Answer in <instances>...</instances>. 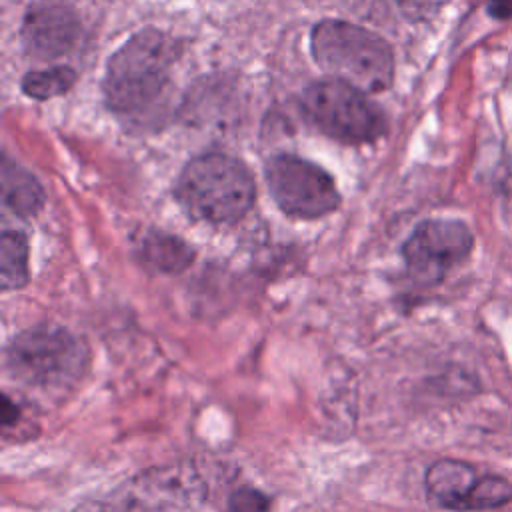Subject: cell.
Listing matches in <instances>:
<instances>
[{
	"mask_svg": "<svg viewBox=\"0 0 512 512\" xmlns=\"http://www.w3.org/2000/svg\"><path fill=\"white\" fill-rule=\"evenodd\" d=\"M388 2L400 12L402 18L410 22H420L434 16L444 4V0H388Z\"/></svg>",
	"mask_w": 512,
	"mask_h": 512,
	"instance_id": "15",
	"label": "cell"
},
{
	"mask_svg": "<svg viewBox=\"0 0 512 512\" xmlns=\"http://www.w3.org/2000/svg\"><path fill=\"white\" fill-rule=\"evenodd\" d=\"M78 32V18L60 0H40L32 4L22 24L24 46L38 58L62 56L74 46Z\"/></svg>",
	"mask_w": 512,
	"mask_h": 512,
	"instance_id": "8",
	"label": "cell"
},
{
	"mask_svg": "<svg viewBox=\"0 0 512 512\" xmlns=\"http://www.w3.org/2000/svg\"><path fill=\"white\" fill-rule=\"evenodd\" d=\"M20 416V410L18 406L10 400V396H2V410H0V420L4 426H12Z\"/></svg>",
	"mask_w": 512,
	"mask_h": 512,
	"instance_id": "17",
	"label": "cell"
},
{
	"mask_svg": "<svg viewBox=\"0 0 512 512\" xmlns=\"http://www.w3.org/2000/svg\"><path fill=\"white\" fill-rule=\"evenodd\" d=\"M2 204L20 218L34 216L44 204L40 182L10 158L2 162Z\"/></svg>",
	"mask_w": 512,
	"mask_h": 512,
	"instance_id": "11",
	"label": "cell"
},
{
	"mask_svg": "<svg viewBox=\"0 0 512 512\" xmlns=\"http://www.w3.org/2000/svg\"><path fill=\"white\" fill-rule=\"evenodd\" d=\"M302 108L320 132L344 144L374 142L386 130L382 110L366 92L338 78L312 82L304 90Z\"/></svg>",
	"mask_w": 512,
	"mask_h": 512,
	"instance_id": "5",
	"label": "cell"
},
{
	"mask_svg": "<svg viewBox=\"0 0 512 512\" xmlns=\"http://www.w3.org/2000/svg\"><path fill=\"white\" fill-rule=\"evenodd\" d=\"M310 52L332 78L364 92H382L394 78V54L378 34L342 20H322L312 28Z\"/></svg>",
	"mask_w": 512,
	"mask_h": 512,
	"instance_id": "3",
	"label": "cell"
},
{
	"mask_svg": "<svg viewBox=\"0 0 512 512\" xmlns=\"http://www.w3.org/2000/svg\"><path fill=\"white\" fill-rule=\"evenodd\" d=\"M488 12L494 18H512V0H490Z\"/></svg>",
	"mask_w": 512,
	"mask_h": 512,
	"instance_id": "18",
	"label": "cell"
},
{
	"mask_svg": "<svg viewBox=\"0 0 512 512\" xmlns=\"http://www.w3.org/2000/svg\"><path fill=\"white\" fill-rule=\"evenodd\" d=\"M474 248V234L454 218L420 222L402 246L410 276L422 284L440 282L450 268L464 262Z\"/></svg>",
	"mask_w": 512,
	"mask_h": 512,
	"instance_id": "7",
	"label": "cell"
},
{
	"mask_svg": "<svg viewBox=\"0 0 512 512\" xmlns=\"http://www.w3.org/2000/svg\"><path fill=\"white\" fill-rule=\"evenodd\" d=\"M478 478L480 476L472 464L454 458H442L426 470L424 486L428 498L434 504L448 510L466 512Z\"/></svg>",
	"mask_w": 512,
	"mask_h": 512,
	"instance_id": "9",
	"label": "cell"
},
{
	"mask_svg": "<svg viewBox=\"0 0 512 512\" xmlns=\"http://www.w3.org/2000/svg\"><path fill=\"white\" fill-rule=\"evenodd\" d=\"M86 362L84 344L60 326L22 330L6 348V368L12 378L36 388L70 386L82 376Z\"/></svg>",
	"mask_w": 512,
	"mask_h": 512,
	"instance_id": "4",
	"label": "cell"
},
{
	"mask_svg": "<svg viewBox=\"0 0 512 512\" xmlns=\"http://www.w3.org/2000/svg\"><path fill=\"white\" fill-rule=\"evenodd\" d=\"M264 176L274 202L288 216L314 220L340 206V192L332 176L300 156H272L264 168Z\"/></svg>",
	"mask_w": 512,
	"mask_h": 512,
	"instance_id": "6",
	"label": "cell"
},
{
	"mask_svg": "<svg viewBox=\"0 0 512 512\" xmlns=\"http://www.w3.org/2000/svg\"><path fill=\"white\" fill-rule=\"evenodd\" d=\"M174 194L190 218L234 224L252 208L256 186L242 160L224 152H206L184 166Z\"/></svg>",
	"mask_w": 512,
	"mask_h": 512,
	"instance_id": "2",
	"label": "cell"
},
{
	"mask_svg": "<svg viewBox=\"0 0 512 512\" xmlns=\"http://www.w3.org/2000/svg\"><path fill=\"white\" fill-rule=\"evenodd\" d=\"M510 500L512 484L502 476L486 474L478 478L468 502V510H494L508 504Z\"/></svg>",
	"mask_w": 512,
	"mask_h": 512,
	"instance_id": "14",
	"label": "cell"
},
{
	"mask_svg": "<svg viewBox=\"0 0 512 512\" xmlns=\"http://www.w3.org/2000/svg\"><path fill=\"white\" fill-rule=\"evenodd\" d=\"M76 82V72L68 66H54L46 70L28 72L22 80V90L36 100H46L68 92Z\"/></svg>",
	"mask_w": 512,
	"mask_h": 512,
	"instance_id": "13",
	"label": "cell"
},
{
	"mask_svg": "<svg viewBox=\"0 0 512 512\" xmlns=\"http://www.w3.org/2000/svg\"><path fill=\"white\" fill-rule=\"evenodd\" d=\"M138 256L144 266L160 274H178L194 260V250L178 236L164 230H148L140 244Z\"/></svg>",
	"mask_w": 512,
	"mask_h": 512,
	"instance_id": "10",
	"label": "cell"
},
{
	"mask_svg": "<svg viewBox=\"0 0 512 512\" xmlns=\"http://www.w3.org/2000/svg\"><path fill=\"white\" fill-rule=\"evenodd\" d=\"M28 238L18 230H4L0 238V284L2 290H18L30 280Z\"/></svg>",
	"mask_w": 512,
	"mask_h": 512,
	"instance_id": "12",
	"label": "cell"
},
{
	"mask_svg": "<svg viewBox=\"0 0 512 512\" xmlns=\"http://www.w3.org/2000/svg\"><path fill=\"white\" fill-rule=\"evenodd\" d=\"M230 512H268V498L254 488H240L228 500Z\"/></svg>",
	"mask_w": 512,
	"mask_h": 512,
	"instance_id": "16",
	"label": "cell"
},
{
	"mask_svg": "<svg viewBox=\"0 0 512 512\" xmlns=\"http://www.w3.org/2000/svg\"><path fill=\"white\" fill-rule=\"evenodd\" d=\"M178 54V42L166 32H136L108 60L102 82L106 106L120 116H138L152 108L168 88Z\"/></svg>",
	"mask_w": 512,
	"mask_h": 512,
	"instance_id": "1",
	"label": "cell"
}]
</instances>
